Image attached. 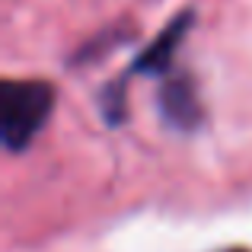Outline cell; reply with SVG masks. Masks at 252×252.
I'll list each match as a JSON object with an SVG mask.
<instances>
[{"instance_id":"obj_1","label":"cell","mask_w":252,"mask_h":252,"mask_svg":"<svg viewBox=\"0 0 252 252\" xmlns=\"http://www.w3.org/2000/svg\"><path fill=\"white\" fill-rule=\"evenodd\" d=\"M55 90L42 80H6L0 90V137L6 150H26L45 128Z\"/></svg>"},{"instance_id":"obj_2","label":"cell","mask_w":252,"mask_h":252,"mask_svg":"<svg viewBox=\"0 0 252 252\" xmlns=\"http://www.w3.org/2000/svg\"><path fill=\"white\" fill-rule=\"evenodd\" d=\"M179 38H182V23H176L172 29H166V35H163L154 48L144 51L141 61H137V70H160V67H166V61L172 55V45H176Z\"/></svg>"},{"instance_id":"obj_3","label":"cell","mask_w":252,"mask_h":252,"mask_svg":"<svg viewBox=\"0 0 252 252\" xmlns=\"http://www.w3.org/2000/svg\"><path fill=\"white\" fill-rule=\"evenodd\" d=\"M163 105H166V115H169L176 125H191V118L198 115L195 99H191L185 90H179V86L166 90V99H163Z\"/></svg>"},{"instance_id":"obj_4","label":"cell","mask_w":252,"mask_h":252,"mask_svg":"<svg viewBox=\"0 0 252 252\" xmlns=\"http://www.w3.org/2000/svg\"><path fill=\"white\" fill-rule=\"evenodd\" d=\"M227 252H246V249H227Z\"/></svg>"}]
</instances>
